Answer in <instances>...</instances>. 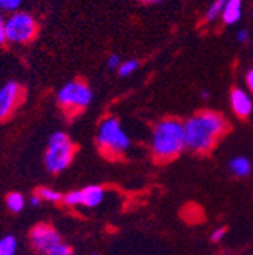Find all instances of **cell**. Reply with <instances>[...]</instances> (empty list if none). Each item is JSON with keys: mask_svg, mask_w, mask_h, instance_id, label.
Here are the masks:
<instances>
[{"mask_svg": "<svg viewBox=\"0 0 253 255\" xmlns=\"http://www.w3.org/2000/svg\"><path fill=\"white\" fill-rule=\"evenodd\" d=\"M185 146L196 153H208L228 131V122L215 111H202L183 123Z\"/></svg>", "mask_w": 253, "mask_h": 255, "instance_id": "6da1fadb", "label": "cell"}, {"mask_svg": "<svg viewBox=\"0 0 253 255\" xmlns=\"http://www.w3.org/2000/svg\"><path fill=\"white\" fill-rule=\"evenodd\" d=\"M186 149L185 128L177 119H164L156 123L152 132V153L155 161L169 163Z\"/></svg>", "mask_w": 253, "mask_h": 255, "instance_id": "7a4b0ae2", "label": "cell"}, {"mask_svg": "<svg viewBox=\"0 0 253 255\" xmlns=\"http://www.w3.org/2000/svg\"><path fill=\"white\" fill-rule=\"evenodd\" d=\"M99 149L106 156H118L131 147V140L124 132L120 122L115 117L105 119L97 131L96 137Z\"/></svg>", "mask_w": 253, "mask_h": 255, "instance_id": "3957f363", "label": "cell"}, {"mask_svg": "<svg viewBox=\"0 0 253 255\" xmlns=\"http://www.w3.org/2000/svg\"><path fill=\"white\" fill-rule=\"evenodd\" d=\"M75 156V144L69 135L56 131L49 138V146L44 153V166L50 173H61L66 170Z\"/></svg>", "mask_w": 253, "mask_h": 255, "instance_id": "277c9868", "label": "cell"}, {"mask_svg": "<svg viewBox=\"0 0 253 255\" xmlns=\"http://www.w3.org/2000/svg\"><path fill=\"white\" fill-rule=\"evenodd\" d=\"M56 101L69 116H75L91 104L92 91L84 81H70L58 91Z\"/></svg>", "mask_w": 253, "mask_h": 255, "instance_id": "5b68a950", "label": "cell"}, {"mask_svg": "<svg viewBox=\"0 0 253 255\" xmlns=\"http://www.w3.org/2000/svg\"><path fill=\"white\" fill-rule=\"evenodd\" d=\"M6 41L12 44H24L37 37L38 23L34 15L24 11H17L6 18L5 23Z\"/></svg>", "mask_w": 253, "mask_h": 255, "instance_id": "8992f818", "label": "cell"}, {"mask_svg": "<svg viewBox=\"0 0 253 255\" xmlns=\"http://www.w3.org/2000/svg\"><path fill=\"white\" fill-rule=\"evenodd\" d=\"M30 243L38 252L46 255L61 243V236L53 227L47 225V223H38L30 231Z\"/></svg>", "mask_w": 253, "mask_h": 255, "instance_id": "52a82bcc", "label": "cell"}, {"mask_svg": "<svg viewBox=\"0 0 253 255\" xmlns=\"http://www.w3.org/2000/svg\"><path fill=\"white\" fill-rule=\"evenodd\" d=\"M23 101V88L18 82L9 81L0 88V122L8 119Z\"/></svg>", "mask_w": 253, "mask_h": 255, "instance_id": "ba28073f", "label": "cell"}, {"mask_svg": "<svg viewBox=\"0 0 253 255\" xmlns=\"http://www.w3.org/2000/svg\"><path fill=\"white\" fill-rule=\"evenodd\" d=\"M231 105H232L234 113L240 119L249 117L252 110H253L252 99L249 98V94L244 90H241V88H234L231 91Z\"/></svg>", "mask_w": 253, "mask_h": 255, "instance_id": "9c48e42d", "label": "cell"}, {"mask_svg": "<svg viewBox=\"0 0 253 255\" xmlns=\"http://www.w3.org/2000/svg\"><path fill=\"white\" fill-rule=\"evenodd\" d=\"M82 191H84V207L94 208L102 204L103 196H105V190L100 185H88V187L82 188Z\"/></svg>", "mask_w": 253, "mask_h": 255, "instance_id": "30bf717a", "label": "cell"}, {"mask_svg": "<svg viewBox=\"0 0 253 255\" xmlns=\"http://www.w3.org/2000/svg\"><path fill=\"white\" fill-rule=\"evenodd\" d=\"M241 9H243L241 0H228L226 6L223 9V14H221V17H223V21L226 24L237 23L241 18Z\"/></svg>", "mask_w": 253, "mask_h": 255, "instance_id": "8fae6325", "label": "cell"}, {"mask_svg": "<svg viewBox=\"0 0 253 255\" xmlns=\"http://www.w3.org/2000/svg\"><path fill=\"white\" fill-rule=\"evenodd\" d=\"M229 169L231 172L238 176V178H246L252 172V164L246 156H234L229 161Z\"/></svg>", "mask_w": 253, "mask_h": 255, "instance_id": "7c38bea8", "label": "cell"}, {"mask_svg": "<svg viewBox=\"0 0 253 255\" xmlns=\"http://www.w3.org/2000/svg\"><path fill=\"white\" fill-rule=\"evenodd\" d=\"M6 207L12 213H20L24 208V198H23V195L17 193V191H14V193H9L6 196Z\"/></svg>", "mask_w": 253, "mask_h": 255, "instance_id": "4fadbf2b", "label": "cell"}, {"mask_svg": "<svg viewBox=\"0 0 253 255\" xmlns=\"http://www.w3.org/2000/svg\"><path fill=\"white\" fill-rule=\"evenodd\" d=\"M17 239L14 236H5L0 239V255H15Z\"/></svg>", "mask_w": 253, "mask_h": 255, "instance_id": "5bb4252c", "label": "cell"}, {"mask_svg": "<svg viewBox=\"0 0 253 255\" xmlns=\"http://www.w3.org/2000/svg\"><path fill=\"white\" fill-rule=\"evenodd\" d=\"M43 201H47V202H61L64 201V195L59 193L56 190H52V188H47V187H40L37 190V193Z\"/></svg>", "mask_w": 253, "mask_h": 255, "instance_id": "9a60e30c", "label": "cell"}, {"mask_svg": "<svg viewBox=\"0 0 253 255\" xmlns=\"http://www.w3.org/2000/svg\"><path fill=\"white\" fill-rule=\"evenodd\" d=\"M226 2H228V0H214L212 5L208 8V12L205 15V20L206 21H214L220 14H223V9L226 6Z\"/></svg>", "mask_w": 253, "mask_h": 255, "instance_id": "2e32d148", "label": "cell"}, {"mask_svg": "<svg viewBox=\"0 0 253 255\" xmlns=\"http://www.w3.org/2000/svg\"><path fill=\"white\" fill-rule=\"evenodd\" d=\"M64 202L67 207H78L84 205V191L82 190H73L70 193L64 195Z\"/></svg>", "mask_w": 253, "mask_h": 255, "instance_id": "e0dca14e", "label": "cell"}, {"mask_svg": "<svg viewBox=\"0 0 253 255\" xmlns=\"http://www.w3.org/2000/svg\"><path fill=\"white\" fill-rule=\"evenodd\" d=\"M137 69H138V61H137V59L124 61V62L120 64V67H118V75H120L121 78H126V76L132 75Z\"/></svg>", "mask_w": 253, "mask_h": 255, "instance_id": "ac0fdd59", "label": "cell"}, {"mask_svg": "<svg viewBox=\"0 0 253 255\" xmlns=\"http://www.w3.org/2000/svg\"><path fill=\"white\" fill-rule=\"evenodd\" d=\"M23 5V0H0V11L5 12H17Z\"/></svg>", "mask_w": 253, "mask_h": 255, "instance_id": "d6986e66", "label": "cell"}, {"mask_svg": "<svg viewBox=\"0 0 253 255\" xmlns=\"http://www.w3.org/2000/svg\"><path fill=\"white\" fill-rule=\"evenodd\" d=\"M46 255H73V249L69 245H66V243H59L58 246H55Z\"/></svg>", "mask_w": 253, "mask_h": 255, "instance_id": "ffe728a7", "label": "cell"}, {"mask_svg": "<svg viewBox=\"0 0 253 255\" xmlns=\"http://www.w3.org/2000/svg\"><path fill=\"white\" fill-rule=\"evenodd\" d=\"M225 236H226V228H225V227L217 228V230H214L212 234H211V242H212V243H218V242H221V240L225 239Z\"/></svg>", "mask_w": 253, "mask_h": 255, "instance_id": "44dd1931", "label": "cell"}, {"mask_svg": "<svg viewBox=\"0 0 253 255\" xmlns=\"http://www.w3.org/2000/svg\"><path fill=\"white\" fill-rule=\"evenodd\" d=\"M5 23H6V18L3 17L2 11H0V46H3L6 41V32H5Z\"/></svg>", "mask_w": 253, "mask_h": 255, "instance_id": "7402d4cb", "label": "cell"}, {"mask_svg": "<svg viewBox=\"0 0 253 255\" xmlns=\"http://www.w3.org/2000/svg\"><path fill=\"white\" fill-rule=\"evenodd\" d=\"M106 66H108V69H111V70H118V67H120V56L118 55H111V56H108V61H106Z\"/></svg>", "mask_w": 253, "mask_h": 255, "instance_id": "603a6c76", "label": "cell"}, {"mask_svg": "<svg viewBox=\"0 0 253 255\" xmlns=\"http://www.w3.org/2000/svg\"><path fill=\"white\" fill-rule=\"evenodd\" d=\"M249 40V32L246 29H241L237 32V41L238 43H246Z\"/></svg>", "mask_w": 253, "mask_h": 255, "instance_id": "cb8c5ba5", "label": "cell"}, {"mask_svg": "<svg viewBox=\"0 0 253 255\" xmlns=\"http://www.w3.org/2000/svg\"><path fill=\"white\" fill-rule=\"evenodd\" d=\"M246 84H247L249 90L253 93V69L249 70V73H247V76H246Z\"/></svg>", "mask_w": 253, "mask_h": 255, "instance_id": "d4e9b609", "label": "cell"}, {"mask_svg": "<svg viewBox=\"0 0 253 255\" xmlns=\"http://www.w3.org/2000/svg\"><path fill=\"white\" fill-rule=\"evenodd\" d=\"M41 201H43V199H41L38 195H34L32 198H30V201H29V202H30V205H32V207H40Z\"/></svg>", "mask_w": 253, "mask_h": 255, "instance_id": "484cf974", "label": "cell"}, {"mask_svg": "<svg viewBox=\"0 0 253 255\" xmlns=\"http://www.w3.org/2000/svg\"><path fill=\"white\" fill-rule=\"evenodd\" d=\"M143 3L146 5H152V3H158V2H161V0H141Z\"/></svg>", "mask_w": 253, "mask_h": 255, "instance_id": "4316f807", "label": "cell"}, {"mask_svg": "<svg viewBox=\"0 0 253 255\" xmlns=\"http://www.w3.org/2000/svg\"><path fill=\"white\" fill-rule=\"evenodd\" d=\"M208 96H209L208 91H202V98H203V99H208Z\"/></svg>", "mask_w": 253, "mask_h": 255, "instance_id": "83f0119b", "label": "cell"}, {"mask_svg": "<svg viewBox=\"0 0 253 255\" xmlns=\"http://www.w3.org/2000/svg\"><path fill=\"white\" fill-rule=\"evenodd\" d=\"M92 255H97V254H92Z\"/></svg>", "mask_w": 253, "mask_h": 255, "instance_id": "f1b7e54d", "label": "cell"}]
</instances>
